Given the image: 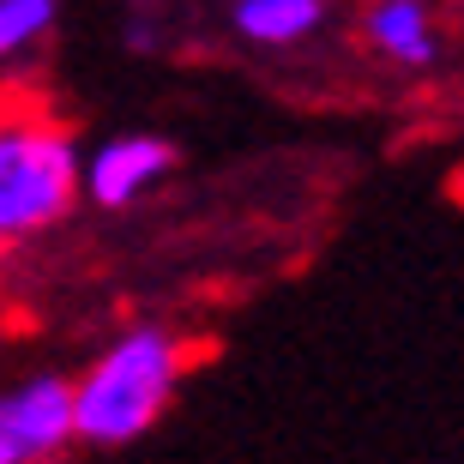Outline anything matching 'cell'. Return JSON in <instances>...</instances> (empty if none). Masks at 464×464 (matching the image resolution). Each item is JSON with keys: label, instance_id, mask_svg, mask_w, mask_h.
<instances>
[{"label": "cell", "instance_id": "6da1fadb", "mask_svg": "<svg viewBox=\"0 0 464 464\" xmlns=\"http://www.w3.org/2000/svg\"><path fill=\"white\" fill-rule=\"evenodd\" d=\"M193 368V344L169 326H127L103 356L91 362L72 392V447H133L163 422L181 380Z\"/></svg>", "mask_w": 464, "mask_h": 464}, {"label": "cell", "instance_id": "7a4b0ae2", "mask_svg": "<svg viewBox=\"0 0 464 464\" xmlns=\"http://www.w3.org/2000/svg\"><path fill=\"white\" fill-rule=\"evenodd\" d=\"M79 206V139L49 103L0 97V254H13Z\"/></svg>", "mask_w": 464, "mask_h": 464}, {"label": "cell", "instance_id": "3957f363", "mask_svg": "<svg viewBox=\"0 0 464 464\" xmlns=\"http://www.w3.org/2000/svg\"><path fill=\"white\" fill-rule=\"evenodd\" d=\"M72 452V392L61 374L0 386V464H49Z\"/></svg>", "mask_w": 464, "mask_h": 464}, {"label": "cell", "instance_id": "277c9868", "mask_svg": "<svg viewBox=\"0 0 464 464\" xmlns=\"http://www.w3.org/2000/svg\"><path fill=\"white\" fill-rule=\"evenodd\" d=\"M175 169V145L163 133H115L91 157H79V199L97 211H127L157 193Z\"/></svg>", "mask_w": 464, "mask_h": 464}, {"label": "cell", "instance_id": "5b68a950", "mask_svg": "<svg viewBox=\"0 0 464 464\" xmlns=\"http://www.w3.org/2000/svg\"><path fill=\"white\" fill-rule=\"evenodd\" d=\"M362 36L380 61H392L404 72H429L440 61V24H434L429 0H374L362 18Z\"/></svg>", "mask_w": 464, "mask_h": 464}, {"label": "cell", "instance_id": "8992f818", "mask_svg": "<svg viewBox=\"0 0 464 464\" xmlns=\"http://www.w3.org/2000/svg\"><path fill=\"white\" fill-rule=\"evenodd\" d=\"M229 24L247 43H259V49H295V43L320 36L326 0H236L229 6Z\"/></svg>", "mask_w": 464, "mask_h": 464}, {"label": "cell", "instance_id": "52a82bcc", "mask_svg": "<svg viewBox=\"0 0 464 464\" xmlns=\"http://www.w3.org/2000/svg\"><path fill=\"white\" fill-rule=\"evenodd\" d=\"M61 0H0V67L18 61L36 36H49Z\"/></svg>", "mask_w": 464, "mask_h": 464}, {"label": "cell", "instance_id": "ba28073f", "mask_svg": "<svg viewBox=\"0 0 464 464\" xmlns=\"http://www.w3.org/2000/svg\"><path fill=\"white\" fill-rule=\"evenodd\" d=\"M151 43H157V24H151V18H133V24H127V49L151 54Z\"/></svg>", "mask_w": 464, "mask_h": 464}]
</instances>
